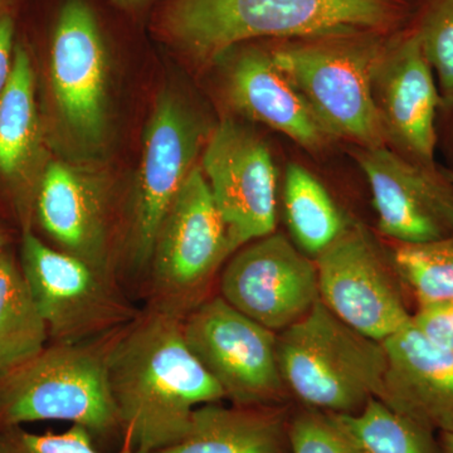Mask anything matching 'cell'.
Returning a JSON list of instances; mask_svg holds the SVG:
<instances>
[{"label": "cell", "mask_w": 453, "mask_h": 453, "mask_svg": "<svg viewBox=\"0 0 453 453\" xmlns=\"http://www.w3.org/2000/svg\"><path fill=\"white\" fill-rule=\"evenodd\" d=\"M412 324L432 342L453 351V300L418 306Z\"/></svg>", "instance_id": "cell-28"}, {"label": "cell", "mask_w": 453, "mask_h": 453, "mask_svg": "<svg viewBox=\"0 0 453 453\" xmlns=\"http://www.w3.org/2000/svg\"><path fill=\"white\" fill-rule=\"evenodd\" d=\"M42 228L62 251L113 277L109 250V195L100 179L65 163H50L35 196Z\"/></svg>", "instance_id": "cell-17"}, {"label": "cell", "mask_w": 453, "mask_h": 453, "mask_svg": "<svg viewBox=\"0 0 453 453\" xmlns=\"http://www.w3.org/2000/svg\"><path fill=\"white\" fill-rule=\"evenodd\" d=\"M201 168L228 228L232 252L275 232L277 172L257 134L226 119L211 133Z\"/></svg>", "instance_id": "cell-12"}, {"label": "cell", "mask_w": 453, "mask_h": 453, "mask_svg": "<svg viewBox=\"0 0 453 453\" xmlns=\"http://www.w3.org/2000/svg\"><path fill=\"white\" fill-rule=\"evenodd\" d=\"M38 149L35 73L25 47L17 46L11 80L0 97V174L12 183H25L31 177Z\"/></svg>", "instance_id": "cell-20"}, {"label": "cell", "mask_w": 453, "mask_h": 453, "mask_svg": "<svg viewBox=\"0 0 453 453\" xmlns=\"http://www.w3.org/2000/svg\"><path fill=\"white\" fill-rule=\"evenodd\" d=\"M95 342H52L0 375V429L65 421L85 428L96 445L122 437L107 375V348Z\"/></svg>", "instance_id": "cell-4"}, {"label": "cell", "mask_w": 453, "mask_h": 453, "mask_svg": "<svg viewBox=\"0 0 453 453\" xmlns=\"http://www.w3.org/2000/svg\"><path fill=\"white\" fill-rule=\"evenodd\" d=\"M124 449L154 453L184 437L199 405L225 393L188 348L183 318L150 308L106 349Z\"/></svg>", "instance_id": "cell-1"}, {"label": "cell", "mask_w": 453, "mask_h": 453, "mask_svg": "<svg viewBox=\"0 0 453 453\" xmlns=\"http://www.w3.org/2000/svg\"><path fill=\"white\" fill-rule=\"evenodd\" d=\"M5 243H7V234H5L4 229L0 226V250L4 249Z\"/></svg>", "instance_id": "cell-32"}, {"label": "cell", "mask_w": 453, "mask_h": 453, "mask_svg": "<svg viewBox=\"0 0 453 453\" xmlns=\"http://www.w3.org/2000/svg\"><path fill=\"white\" fill-rule=\"evenodd\" d=\"M291 453H359L338 416L301 407L288 425Z\"/></svg>", "instance_id": "cell-26"}, {"label": "cell", "mask_w": 453, "mask_h": 453, "mask_svg": "<svg viewBox=\"0 0 453 453\" xmlns=\"http://www.w3.org/2000/svg\"><path fill=\"white\" fill-rule=\"evenodd\" d=\"M3 3H4V0H0V7H2Z\"/></svg>", "instance_id": "cell-34"}, {"label": "cell", "mask_w": 453, "mask_h": 453, "mask_svg": "<svg viewBox=\"0 0 453 453\" xmlns=\"http://www.w3.org/2000/svg\"><path fill=\"white\" fill-rule=\"evenodd\" d=\"M50 83L68 135L82 148H98L107 130L109 55L96 14L85 0H65L59 12Z\"/></svg>", "instance_id": "cell-13"}, {"label": "cell", "mask_w": 453, "mask_h": 453, "mask_svg": "<svg viewBox=\"0 0 453 453\" xmlns=\"http://www.w3.org/2000/svg\"><path fill=\"white\" fill-rule=\"evenodd\" d=\"M438 440L443 453H453V432L440 434Z\"/></svg>", "instance_id": "cell-30"}, {"label": "cell", "mask_w": 453, "mask_h": 453, "mask_svg": "<svg viewBox=\"0 0 453 453\" xmlns=\"http://www.w3.org/2000/svg\"><path fill=\"white\" fill-rule=\"evenodd\" d=\"M372 94L387 140L407 159L437 172L441 95L417 31L384 46L372 76Z\"/></svg>", "instance_id": "cell-15"}, {"label": "cell", "mask_w": 453, "mask_h": 453, "mask_svg": "<svg viewBox=\"0 0 453 453\" xmlns=\"http://www.w3.org/2000/svg\"><path fill=\"white\" fill-rule=\"evenodd\" d=\"M445 177L449 179V183L453 186V172H447Z\"/></svg>", "instance_id": "cell-33"}, {"label": "cell", "mask_w": 453, "mask_h": 453, "mask_svg": "<svg viewBox=\"0 0 453 453\" xmlns=\"http://www.w3.org/2000/svg\"><path fill=\"white\" fill-rule=\"evenodd\" d=\"M401 17L395 0H170L160 28L188 55L214 62L256 38L378 33Z\"/></svg>", "instance_id": "cell-2"}, {"label": "cell", "mask_w": 453, "mask_h": 453, "mask_svg": "<svg viewBox=\"0 0 453 453\" xmlns=\"http://www.w3.org/2000/svg\"><path fill=\"white\" fill-rule=\"evenodd\" d=\"M20 268L53 342H95L136 318L113 277L31 231L23 234Z\"/></svg>", "instance_id": "cell-7"}, {"label": "cell", "mask_w": 453, "mask_h": 453, "mask_svg": "<svg viewBox=\"0 0 453 453\" xmlns=\"http://www.w3.org/2000/svg\"><path fill=\"white\" fill-rule=\"evenodd\" d=\"M49 339L22 268L0 250V375L38 356Z\"/></svg>", "instance_id": "cell-21"}, {"label": "cell", "mask_w": 453, "mask_h": 453, "mask_svg": "<svg viewBox=\"0 0 453 453\" xmlns=\"http://www.w3.org/2000/svg\"><path fill=\"white\" fill-rule=\"evenodd\" d=\"M321 303L368 338L384 342L412 320L401 280L363 226H347L315 258Z\"/></svg>", "instance_id": "cell-10"}, {"label": "cell", "mask_w": 453, "mask_h": 453, "mask_svg": "<svg viewBox=\"0 0 453 453\" xmlns=\"http://www.w3.org/2000/svg\"><path fill=\"white\" fill-rule=\"evenodd\" d=\"M14 50V22L4 14L0 16V97L13 71Z\"/></svg>", "instance_id": "cell-29"}, {"label": "cell", "mask_w": 453, "mask_h": 453, "mask_svg": "<svg viewBox=\"0 0 453 453\" xmlns=\"http://www.w3.org/2000/svg\"><path fill=\"white\" fill-rule=\"evenodd\" d=\"M232 253L228 228L201 166L196 165L155 238L149 265L150 308L186 318Z\"/></svg>", "instance_id": "cell-6"}, {"label": "cell", "mask_w": 453, "mask_h": 453, "mask_svg": "<svg viewBox=\"0 0 453 453\" xmlns=\"http://www.w3.org/2000/svg\"><path fill=\"white\" fill-rule=\"evenodd\" d=\"M282 405H199L181 440L154 453H291Z\"/></svg>", "instance_id": "cell-19"}, {"label": "cell", "mask_w": 453, "mask_h": 453, "mask_svg": "<svg viewBox=\"0 0 453 453\" xmlns=\"http://www.w3.org/2000/svg\"><path fill=\"white\" fill-rule=\"evenodd\" d=\"M188 348L234 404L281 405L288 395L277 360V334L223 297L203 301L183 319Z\"/></svg>", "instance_id": "cell-8"}, {"label": "cell", "mask_w": 453, "mask_h": 453, "mask_svg": "<svg viewBox=\"0 0 453 453\" xmlns=\"http://www.w3.org/2000/svg\"><path fill=\"white\" fill-rule=\"evenodd\" d=\"M393 267L417 308L453 300V234L428 243H395Z\"/></svg>", "instance_id": "cell-24"}, {"label": "cell", "mask_w": 453, "mask_h": 453, "mask_svg": "<svg viewBox=\"0 0 453 453\" xmlns=\"http://www.w3.org/2000/svg\"><path fill=\"white\" fill-rule=\"evenodd\" d=\"M226 94L247 118L279 131L292 142L319 150L330 140L295 86L280 70L273 52H238L226 71Z\"/></svg>", "instance_id": "cell-18"}, {"label": "cell", "mask_w": 453, "mask_h": 453, "mask_svg": "<svg viewBox=\"0 0 453 453\" xmlns=\"http://www.w3.org/2000/svg\"><path fill=\"white\" fill-rule=\"evenodd\" d=\"M113 2L118 3L122 8L134 9L142 7L149 0H113Z\"/></svg>", "instance_id": "cell-31"}, {"label": "cell", "mask_w": 453, "mask_h": 453, "mask_svg": "<svg viewBox=\"0 0 453 453\" xmlns=\"http://www.w3.org/2000/svg\"><path fill=\"white\" fill-rule=\"evenodd\" d=\"M277 360L286 389L303 407L347 416L378 398L387 368L383 342L349 326L321 300L277 334Z\"/></svg>", "instance_id": "cell-3"}, {"label": "cell", "mask_w": 453, "mask_h": 453, "mask_svg": "<svg viewBox=\"0 0 453 453\" xmlns=\"http://www.w3.org/2000/svg\"><path fill=\"white\" fill-rule=\"evenodd\" d=\"M220 297L273 333L308 315L320 301L315 259L273 234L234 252L220 277Z\"/></svg>", "instance_id": "cell-11"}, {"label": "cell", "mask_w": 453, "mask_h": 453, "mask_svg": "<svg viewBox=\"0 0 453 453\" xmlns=\"http://www.w3.org/2000/svg\"><path fill=\"white\" fill-rule=\"evenodd\" d=\"M371 188L378 228L395 243L434 242L453 234V186L388 146L354 154Z\"/></svg>", "instance_id": "cell-14"}, {"label": "cell", "mask_w": 453, "mask_h": 453, "mask_svg": "<svg viewBox=\"0 0 453 453\" xmlns=\"http://www.w3.org/2000/svg\"><path fill=\"white\" fill-rule=\"evenodd\" d=\"M201 129L174 94L155 103L145 131L142 165L131 198L127 258L136 271L149 270L155 238L170 204L195 169Z\"/></svg>", "instance_id": "cell-9"}, {"label": "cell", "mask_w": 453, "mask_h": 453, "mask_svg": "<svg viewBox=\"0 0 453 453\" xmlns=\"http://www.w3.org/2000/svg\"><path fill=\"white\" fill-rule=\"evenodd\" d=\"M283 205L295 244L314 259L349 226L323 183L299 164L286 170Z\"/></svg>", "instance_id": "cell-22"}, {"label": "cell", "mask_w": 453, "mask_h": 453, "mask_svg": "<svg viewBox=\"0 0 453 453\" xmlns=\"http://www.w3.org/2000/svg\"><path fill=\"white\" fill-rule=\"evenodd\" d=\"M383 49L377 33H359L288 42L271 52L330 138L377 146L387 142L372 94Z\"/></svg>", "instance_id": "cell-5"}, {"label": "cell", "mask_w": 453, "mask_h": 453, "mask_svg": "<svg viewBox=\"0 0 453 453\" xmlns=\"http://www.w3.org/2000/svg\"><path fill=\"white\" fill-rule=\"evenodd\" d=\"M423 52L437 76L441 106L453 107V0H434L417 29Z\"/></svg>", "instance_id": "cell-25"}, {"label": "cell", "mask_w": 453, "mask_h": 453, "mask_svg": "<svg viewBox=\"0 0 453 453\" xmlns=\"http://www.w3.org/2000/svg\"><path fill=\"white\" fill-rule=\"evenodd\" d=\"M359 453H443L434 432L369 399L359 413L336 414Z\"/></svg>", "instance_id": "cell-23"}, {"label": "cell", "mask_w": 453, "mask_h": 453, "mask_svg": "<svg viewBox=\"0 0 453 453\" xmlns=\"http://www.w3.org/2000/svg\"><path fill=\"white\" fill-rule=\"evenodd\" d=\"M0 453H103L81 426L73 425L64 434H33L23 426L0 429ZM119 453H142L122 449Z\"/></svg>", "instance_id": "cell-27"}, {"label": "cell", "mask_w": 453, "mask_h": 453, "mask_svg": "<svg viewBox=\"0 0 453 453\" xmlns=\"http://www.w3.org/2000/svg\"><path fill=\"white\" fill-rule=\"evenodd\" d=\"M381 342L387 368L377 399L428 431L453 432V351L426 338L412 320Z\"/></svg>", "instance_id": "cell-16"}]
</instances>
